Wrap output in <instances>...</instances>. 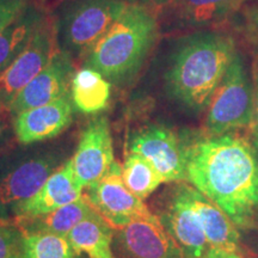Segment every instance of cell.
I'll return each mask as SVG.
<instances>
[{"instance_id": "cell-16", "label": "cell", "mask_w": 258, "mask_h": 258, "mask_svg": "<svg viewBox=\"0 0 258 258\" xmlns=\"http://www.w3.org/2000/svg\"><path fill=\"white\" fill-rule=\"evenodd\" d=\"M245 0H171L164 6L167 27L176 30L202 29L220 24Z\"/></svg>"}, {"instance_id": "cell-4", "label": "cell", "mask_w": 258, "mask_h": 258, "mask_svg": "<svg viewBox=\"0 0 258 258\" xmlns=\"http://www.w3.org/2000/svg\"><path fill=\"white\" fill-rule=\"evenodd\" d=\"M127 4L123 0H71L56 21L60 49L72 60H85Z\"/></svg>"}, {"instance_id": "cell-1", "label": "cell", "mask_w": 258, "mask_h": 258, "mask_svg": "<svg viewBox=\"0 0 258 258\" xmlns=\"http://www.w3.org/2000/svg\"><path fill=\"white\" fill-rule=\"evenodd\" d=\"M186 182L215 203L238 228L258 219V148L243 135H207L185 144Z\"/></svg>"}, {"instance_id": "cell-13", "label": "cell", "mask_w": 258, "mask_h": 258, "mask_svg": "<svg viewBox=\"0 0 258 258\" xmlns=\"http://www.w3.org/2000/svg\"><path fill=\"white\" fill-rule=\"evenodd\" d=\"M73 60L66 51L59 49L49 63L22 90L11 106L12 116L28 109L56 101L71 90L73 79Z\"/></svg>"}, {"instance_id": "cell-24", "label": "cell", "mask_w": 258, "mask_h": 258, "mask_svg": "<svg viewBox=\"0 0 258 258\" xmlns=\"http://www.w3.org/2000/svg\"><path fill=\"white\" fill-rule=\"evenodd\" d=\"M24 235L12 222L0 220V258H25Z\"/></svg>"}, {"instance_id": "cell-28", "label": "cell", "mask_w": 258, "mask_h": 258, "mask_svg": "<svg viewBox=\"0 0 258 258\" xmlns=\"http://www.w3.org/2000/svg\"><path fill=\"white\" fill-rule=\"evenodd\" d=\"M206 258H245V257L239 252V251L211 249L208 251Z\"/></svg>"}, {"instance_id": "cell-20", "label": "cell", "mask_w": 258, "mask_h": 258, "mask_svg": "<svg viewBox=\"0 0 258 258\" xmlns=\"http://www.w3.org/2000/svg\"><path fill=\"white\" fill-rule=\"evenodd\" d=\"M73 104L84 114H96L108 105L111 96V83L101 73L83 67L74 73L71 83Z\"/></svg>"}, {"instance_id": "cell-25", "label": "cell", "mask_w": 258, "mask_h": 258, "mask_svg": "<svg viewBox=\"0 0 258 258\" xmlns=\"http://www.w3.org/2000/svg\"><path fill=\"white\" fill-rule=\"evenodd\" d=\"M27 8V0H0V30L11 24Z\"/></svg>"}, {"instance_id": "cell-19", "label": "cell", "mask_w": 258, "mask_h": 258, "mask_svg": "<svg viewBox=\"0 0 258 258\" xmlns=\"http://www.w3.org/2000/svg\"><path fill=\"white\" fill-rule=\"evenodd\" d=\"M93 212L91 206L82 198L77 201L55 211L38 217L22 219L12 224L17 226L23 233H34V232H48L67 237V234Z\"/></svg>"}, {"instance_id": "cell-22", "label": "cell", "mask_w": 258, "mask_h": 258, "mask_svg": "<svg viewBox=\"0 0 258 258\" xmlns=\"http://www.w3.org/2000/svg\"><path fill=\"white\" fill-rule=\"evenodd\" d=\"M122 177L127 188L141 200L148 198L161 183L165 182L150 161L134 152H131L125 158L122 166Z\"/></svg>"}, {"instance_id": "cell-33", "label": "cell", "mask_w": 258, "mask_h": 258, "mask_svg": "<svg viewBox=\"0 0 258 258\" xmlns=\"http://www.w3.org/2000/svg\"><path fill=\"white\" fill-rule=\"evenodd\" d=\"M77 258H80V257H79V256H78V257H77Z\"/></svg>"}, {"instance_id": "cell-11", "label": "cell", "mask_w": 258, "mask_h": 258, "mask_svg": "<svg viewBox=\"0 0 258 258\" xmlns=\"http://www.w3.org/2000/svg\"><path fill=\"white\" fill-rule=\"evenodd\" d=\"M115 258H184L160 221L135 220L114 230Z\"/></svg>"}, {"instance_id": "cell-15", "label": "cell", "mask_w": 258, "mask_h": 258, "mask_svg": "<svg viewBox=\"0 0 258 258\" xmlns=\"http://www.w3.org/2000/svg\"><path fill=\"white\" fill-rule=\"evenodd\" d=\"M84 188L76 178L72 159L60 165L51 173L42 188L27 201L8 212L15 221L47 214L83 198Z\"/></svg>"}, {"instance_id": "cell-3", "label": "cell", "mask_w": 258, "mask_h": 258, "mask_svg": "<svg viewBox=\"0 0 258 258\" xmlns=\"http://www.w3.org/2000/svg\"><path fill=\"white\" fill-rule=\"evenodd\" d=\"M156 9L127 4L102 40L84 60V67L123 85L138 76L159 37Z\"/></svg>"}, {"instance_id": "cell-18", "label": "cell", "mask_w": 258, "mask_h": 258, "mask_svg": "<svg viewBox=\"0 0 258 258\" xmlns=\"http://www.w3.org/2000/svg\"><path fill=\"white\" fill-rule=\"evenodd\" d=\"M77 253L89 258H115L112 252L114 228L93 211L67 234Z\"/></svg>"}, {"instance_id": "cell-30", "label": "cell", "mask_w": 258, "mask_h": 258, "mask_svg": "<svg viewBox=\"0 0 258 258\" xmlns=\"http://www.w3.org/2000/svg\"><path fill=\"white\" fill-rule=\"evenodd\" d=\"M249 18L252 23L258 27V8H254L249 12Z\"/></svg>"}, {"instance_id": "cell-10", "label": "cell", "mask_w": 258, "mask_h": 258, "mask_svg": "<svg viewBox=\"0 0 258 258\" xmlns=\"http://www.w3.org/2000/svg\"><path fill=\"white\" fill-rule=\"evenodd\" d=\"M54 156L29 157L23 160L0 159V213L31 199L57 169Z\"/></svg>"}, {"instance_id": "cell-12", "label": "cell", "mask_w": 258, "mask_h": 258, "mask_svg": "<svg viewBox=\"0 0 258 258\" xmlns=\"http://www.w3.org/2000/svg\"><path fill=\"white\" fill-rule=\"evenodd\" d=\"M74 175L83 188L104 177L115 164L109 122L97 117L90 122L80 137L72 158Z\"/></svg>"}, {"instance_id": "cell-32", "label": "cell", "mask_w": 258, "mask_h": 258, "mask_svg": "<svg viewBox=\"0 0 258 258\" xmlns=\"http://www.w3.org/2000/svg\"><path fill=\"white\" fill-rule=\"evenodd\" d=\"M250 258H258V256H251Z\"/></svg>"}, {"instance_id": "cell-23", "label": "cell", "mask_w": 258, "mask_h": 258, "mask_svg": "<svg viewBox=\"0 0 258 258\" xmlns=\"http://www.w3.org/2000/svg\"><path fill=\"white\" fill-rule=\"evenodd\" d=\"M23 233V232H22ZM25 258H77L67 237L48 232L23 233Z\"/></svg>"}, {"instance_id": "cell-2", "label": "cell", "mask_w": 258, "mask_h": 258, "mask_svg": "<svg viewBox=\"0 0 258 258\" xmlns=\"http://www.w3.org/2000/svg\"><path fill=\"white\" fill-rule=\"evenodd\" d=\"M237 51L234 38L222 31L202 29L183 37L164 74L167 93L189 110L203 111Z\"/></svg>"}, {"instance_id": "cell-29", "label": "cell", "mask_w": 258, "mask_h": 258, "mask_svg": "<svg viewBox=\"0 0 258 258\" xmlns=\"http://www.w3.org/2000/svg\"><path fill=\"white\" fill-rule=\"evenodd\" d=\"M128 4H140L152 9H163L171 0H123Z\"/></svg>"}, {"instance_id": "cell-9", "label": "cell", "mask_w": 258, "mask_h": 258, "mask_svg": "<svg viewBox=\"0 0 258 258\" xmlns=\"http://www.w3.org/2000/svg\"><path fill=\"white\" fill-rule=\"evenodd\" d=\"M129 148L150 161L165 182H186L185 144L172 129L161 124L141 127L132 134Z\"/></svg>"}, {"instance_id": "cell-7", "label": "cell", "mask_w": 258, "mask_h": 258, "mask_svg": "<svg viewBox=\"0 0 258 258\" xmlns=\"http://www.w3.org/2000/svg\"><path fill=\"white\" fill-rule=\"evenodd\" d=\"M84 189L83 198L114 230L135 220L159 221L143 200L127 188L122 177V167L116 161L104 177Z\"/></svg>"}, {"instance_id": "cell-26", "label": "cell", "mask_w": 258, "mask_h": 258, "mask_svg": "<svg viewBox=\"0 0 258 258\" xmlns=\"http://www.w3.org/2000/svg\"><path fill=\"white\" fill-rule=\"evenodd\" d=\"M252 82H253V93H254V101H253V117L251 122V133H252V141L258 148V53L254 54L253 62H252Z\"/></svg>"}, {"instance_id": "cell-8", "label": "cell", "mask_w": 258, "mask_h": 258, "mask_svg": "<svg viewBox=\"0 0 258 258\" xmlns=\"http://www.w3.org/2000/svg\"><path fill=\"white\" fill-rule=\"evenodd\" d=\"M169 191L157 218L178 245L183 257L206 258L211 246L201 219L190 200L189 185L178 182Z\"/></svg>"}, {"instance_id": "cell-6", "label": "cell", "mask_w": 258, "mask_h": 258, "mask_svg": "<svg viewBox=\"0 0 258 258\" xmlns=\"http://www.w3.org/2000/svg\"><path fill=\"white\" fill-rule=\"evenodd\" d=\"M59 49L56 21L44 16L25 49L0 73V108L10 109L22 90L50 62Z\"/></svg>"}, {"instance_id": "cell-31", "label": "cell", "mask_w": 258, "mask_h": 258, "mask_svg": "<svg viewBox=\"0 0 258 258\" xmlns=\"http://www.w3.org/2000/svg\"><path fill=\"white\" fill-rule=\"evenodd\" d=\"M55 2V3H60V2H63V0H53V3Z\"/></svg>"}, {"instance_id": "cell-5", "label": "cell", "mask_w": 258, "mask_h": 258, "mask_svg": "<svg viewBox=\"0 0 258 258\" xmlns=\"http://www.w3.org/2000/svg\"><path fill=\"white\" fill-rule=\"evenodd\" d=\"M253 101L252 74L237 51L207 106L205 121L207 133L220 135L250 127Z\"/></svg>"}, {"instance_id": "cell-14", "label": "cell", "mask_w": 258, "mask_h": 258, "mask_svg": "<svg viewBox=\"0 0 258 258\" xmlns=\"http://www.w3.org/2000/svg\"><path fill=\"white\" fill-rule=\"evenodd\" d=\"M74 104L71 92L48 104L28 109L14 117V133L18 143L30 145L55 138L73 121Z\"/></svg>"}, {"instance_id": "cell-27", "label": "cell", "mask_w": 258, "mask_h": 258, "mask_svg": "<svg viewBox=\"0 0 258 258\" xmlns=\"http://www.w3.org/2000/svg\"><path fill=\"white\" fill-rule=\"evenodd\" d=\"M14 129V116L8 108H0V150L8 144Z\"/></svg>"}, {"instance_id": "cell-21", "label": "cell", "mask_w": 258, "mask_h": 258, "mask_svg": "<svg viewBox=\"0 0 258 258\" xmlns=\"http://www.w3.org/2000/svg\"><path fill=\"white\" fill-rule=\"evenodd\" d=\"M44 15L34 6H28L17 18L0 30V73L25 49Z\"/></svg>"}, {"instance_id": "cell-17", "label": "cell", "mask_w": 258, "mask_h": 258, "mask_svg": "<svg viewBox=\"0 0 258 258\" xmlns=\"http://www.w3.org/2000/svg\"><path fill=\"white\" fill-rule=\"evenodd\" d=\"M189 195L194 208L201 219L211 249L239 251L240 237L238 227L226 213L192 185H189Z\"/></svg>"}]
</instances>
